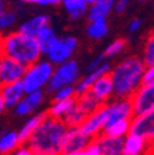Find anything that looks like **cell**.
Masks as SVG:
<instances>
[{
	"mask_svg": "<svg viewBox=\"0 0 154 155\" xmlns=\"http://www.w3.org/2000/svg\"><path fill=\"white\" fill-rule=\"evenodd\" d=\"M68 126L64 120L46 116L26 143L35 155H64V141Z\"/></svg>",
	"mask_w": 154,
	"mask_h": 155,
	"instance_id": "1",
	"label": "cell"
},
{
	"mask_svg": "<svg viewBox=\"0 0 154 155\" xmlns=\"http://www.w3.org/2000/svg\"><path fill=\"white\" fill-rule=\"evenodd\" d=\"M146 64L139 55H129L112 67L110 74L114 83V98H132L142 87Z\"/></svg>",
	"mask_w": 154,
	"mask_h": 155,
	"instance_id": "2",
	"label": "cell"
},
{
	"mask_svg": "<svg viewBox=\"0 0 154 155\" xmlns=\"http://www.w3.org/2000/svg\"><path fill=\"white\" fill-rule=\"evenodd\" d=\"M2 55L13 58L17 62L31 67L42 60L39 43L33 36L21 33L18 31L9 32L2 36Z\"/></svg>",
	"mask_w": 154,
	"mask_h": 155,
	"instance_id": "3",
	"label": "cell"
},
{
	"mask_svg": "<svg viewBox=\"0 0 154 155\" xmlns=\"http://www.w3.org/2000/svg\"><path fill=\"white\" fill-rule=\"evenodd\" d=\"M56 67L49 60H40L36 64L26 68L25 76L22 78V83L26 93L46 90L51 76L54 74Z\"/></svg>",
	"mask_w": 154,
	"mask_h": 155,
	"instance_id": "4",
	"label": "cell"
},
{
	"mask_svg": "<svg viewBox=\"0 0 154 155\" xmlns=\"http://www.w3.org/2000/svg\"><path fill=\"white\" fill-rule=\"evenodd\" d=\"M80 78L82 76H80L79 64L75 60H70L64 64L57 65L54 69V74L46 87V93L53 94L63 87L77 86Z\"/></svg>",
	"mask_w": 154,
	"mask_h": 155,
	"instance_id": "5",
	"label": "cell"
},
{
	"mask_svg": "<svg viewBox=\"0 0 154 155\" xmlns=\"http://www.w3.org/2000/svg\"><path fill=\"white\" fill-rule=\"evenodd\" d=\"M78 48V39L75 36H71V35H65V36H61L58 38L57 43L51 51L46 55V60L51 62V64L57 67V65H61L64 62L70 61L72 60V54L77 51Z\"/></svg>",
	"mask_w": 154,
	"mask_h": 155,
	"instance_id": "6",
	"label": "cell"
},
{
	"mask_svg": "<svg viewBox=\"0 0 154 155\" xmlns=\"http://www.w3.org/2000/svg\"><path fill=\"white\" fill-rule=\"evenodd\" d=\"M107 123H108V103L101 105L97 111L87 116L86 120L80 126V132L94 140L100 134H103V130Z\"/></svg>",
	"mask_w": 154,
	"mask_h": 155,
	"instance_id": "7",
	"label": "cell"
},
{
	"mask_svg": "<svg viewBox=\"0 0 154 155\" xmlns=\"http://www.w3.org/2000/svg\"><path fill=\"white\" fill-rule=\"evenodd\" d=\"M129 133L145 139L150 147H154V110L143 115L133 116Z\"/></svg>",
	"mask_w": 154,
	"mask_h": 155,
	"instance_id": "8",
	"label": "cell"
},
{
	"mask_svg": "<svg viewBox=\"0 0 154 155\" xmlns=\"http://www.w3.org/2000/svg\"><path fill=\"white\" fill-rule=\"evenodd\" d=\"M26 91L24 87L22 81L14 82L9 84H2L0 90V111L4 112L7 108H15L19 101L24 100Z\"/></svg>",
	"mask_w": 154,
	"mask_h": 155,
	"instance_id": "9",
	"label": "cell"
},
{
	"mask_svg": "<svg viewBox=\"0 0 154 155\" xmlns=\"http://www.w3.org/2000/svg\"><path fill=\"white\" fill-rule=\"evenodd\" d=\"M26 68L28 67L17 62L13 58L2 55L0 58V83L9 84L22 81V78L25 76Z\"/></svg>",
	"mask_w": 154,
	"mask_h": 155,
	"instance_id": "10",
	"label": "cell"
},
{
	"mask_svg": "<svg viewBox=\"0 0 154 155\" xmlns=\"http://www.w3.org/2000/svg\"><path fill=\"white\" fill-rule=\"evenodd\" d=\"M133 115H143L154 110V86H142L131 98Z\"/></svg>",
	"mask_w": 154,
	"mask_h": 155,
	"instance_id": "11",
	"label": "cell"
},
{
	"mask_svg": "<svg viewBox=\"0 0 154 155\" xmlns=\"http://www.w3.org/2000/svg\"><path fill=\"white\" fill-rule=\"evenodd\" d=\"M93 143V139H90L80 132V127H68L67 136L64 141V155L72 154V152L84 151Z\"/></svg>",
	"mask_w": 154,
	"mask_h": 155,
	"instance_id": "12",
	"label": "cell"
},
{
	"mask_svg": "<svg viewBox=\"0 0 154 155\" xmlns=\"http://www.w3.org/2000/svg\"><path fill=\"white\" fill-rule=\"evenodd\" d=\"M111 71H112L111 64H110L108 61H106L103 65H100L97 69L85 74L84 76L79 79V82L77 83V86H75V93H77V97H79V96H82V94H85L86 91H89L90 89L93 87V84L99 81L100 78L106 76V75H110L111 74Z\"/></svg>",
	"mask_w": 154,
	"mask_h": 155,
	"instance_id": "13",
	"label": "cell"
},
{
	"mask_svg": "<svg viewBox=\"0 0 154 155\" xmlns=\"http://www.w3.org/2000/svg\"><path fill=\"white\" fill-rule=\"evenodd\" d=\"M133 116L135 115H133L131 98H114L108 103V123L117 122V120L133 119Z\"/></svg>",
	"mask_w": 154,
	"mask_h": 155,
	"instance_id": "14",
	"label": "cell"
},
{
	"mask_svg": "<svg viewBox=\"0 0 154 155\" xmlns=\"http://www.w3.org/2000/svg\"><path fill=\"white\" fill-rule=\"evenodd\" d=\"M90 91L96 96L97 100L101 101V104H107L112 101L111 98L114 97V83L110 75L100 78L99 81L93 84V87L90 89Z\"/></svg>",
	"mask_w": 154,
	"mask_h": 155,
	"instance_id": "15",
	"label": "cell"
},
{
	"mask_svg": "<svg viewBox=\"0 0 154 155\" xmlns=\"http://www.w3.org/2000/svg\"><path fill=\"white\" fill-rule=\"evenodd\" d=\"M117 0H96L92 6H89V11H87V21H101V19H107L108 14L114 11Z\"/></svg>",
	"mask_w": 154,
	"mask_h": 155,
	"instance_id": "16",
	"label": "cell"
},
{
	"mask_svg": "<svg viewBox=\"0 0 154 155\" xmlns=\"http://www.w3.org/2000/svg\"><path fill=\"white\" fill-rule=\"evenodd\" d=\"M49 22H50V17H49L47 14H38V15H33L32 18L26 19L25 22L21 24L18 28V32L36 38L38 33L40 32L43 28L50 25Z\"/></svg>",
	"mask_w": 154,
	"mask_h": 155,
	"instance_id": "17",
	"label": "cell"
},
{
	"mask_svg": "<svg viewBox=\"0 0 154 155\" xmlns=\"http://www.w3.org/2000/svg\"><path fill=\"white\" fill-rule=\"evenodd\" d=\"M46 116H47V111H42V112H36L33 115L29 116V119L26 120L25 123L22 125V127L19 129L18 132V136H19V140L21 143L26 144L29 141V139L32 137V134L36 132L39 126L42 125V122L46 119Z\"/></svg>",
	"mask_w": 154,
	"mask_h": 155,
	"instance_id": "18",
	"label": "cell"
},
{
	"mask_svg": "<svg viewBox=\"0 0 154 155\" xmlns=\"http://www.w3.org/2000/svg\"><path fill=\"white\" fill-rule=\"evenodd\" d=\"M124 140L125 139H115V137H108L106 134H100L94 139L97 143L101 155H122L124 151Z\"/></svg>",
	"mask_w": 154,
	"mask_h": 155,
	"instance_id": "19",
	"label": "cell"
},
{
	"mask_svg": "<svg viewBox=\"0 0 154 155\" xmlns=\"http://www.w3.org/2000/svg\"><path fill=\"white\" fill-rule=\"evenodd\" d=\"M149 148H150V145L146 143L145 139L129 133L124 140L122 155H145L149 152Z\"/></svg>",
	"mask_w": 154,
	"mask_h": 155,
	"instance_id": "20",
	"label": "cell"
},
{
	"mask_svg": "<svg viewBox=\"0 0 154 155\" xmlns=\"http://www.w3.org/2000/svg\"><path fill=\"white\" fill-rule=\"evenodd\" d=\"M61 6L67 11L70 18L74 21L87 15L89 11V3L86 0H61Z\"/></svg>",
	"mask_w": 154,
	"mask_h": 155,
	"instance_id": "21",
	"label": "cell"
},
{
	"mask_svg": "<svg viewBox=\"0 0 154 155\" xmlns=\"http://www.w3.org/2000/svg\"><path fill=\"white\" fill-rule=\"evenodd\" d=\"M36 40H38V43H39L42 55L46 57V55L51 51V48L56 46V43H57V40H58V36L56 35L54 29L51 28L50 25H47L46 28H43L42 31L38 33Z\"/></svg>",
	"mask_w": 154,
	"mask_h": 155,
	"instance_id": "22",
	"label": "cell"
},
{
	"mask_svg": "<svg viewBox=\"0 0 154 155\" xmlns=\"http://www.w3.org/2000/svg\"><path fill=\"white\" fill-rule=\"evenodd\" d=\"M21 145H22V143L19 140L18 132H14V130L4 132L0 137V152H2V155H13Z\"/></svg>",
	"mask_w": 154,
	"mask_h": 155,
	"instance_id": "23",
	"label": "cell"
},
{
	"mask_svg": "<svg viewBox=\"0 0 154 155\" xmlns=\"http://www.w3.org/2000/svg\"><path fill=\"white\" fill-rule=\"evenodd\" d=\"M75 105H77V97H75V98H70V100L53 101L47 110V115L53 116L56 119L63 120Z\"/></svg>",
	"mask_w": 154,
	"mask_h": 155,
	"instance_id": "24",
	"label": "cell"
},
{
	"mask_svg": "<svg viewBox=\"0 0 154 155\" xmlns=\"http://www.w3.org/2000/svg\"><path fill=\"white\" fill-rule=\"evenodd\" d=\"M131 122L132 119H125L108 123L103 130V134L108 137H115V139H125L131 132Z\"/></svg>",
	"mask_w": 154,
	"mask_h": 155,
	"instance_id": "25",
	"label": "cell"
},
{
	"mask_svg": "<svg viewBox=\"0 0 154 155\" xmlns=\"http://www.w3.org/2000/svg\"><path fill=\"white\" fill-rule=\"evenodd\" d=\"M77 105L79 107L80 110H84L87 115H90V114H93L94 111H97L104 104H101V101L97 100L96 96L89 90L85 94H82V96L77 97Z\"/></svg>",
	"mask_w": 154,
	"mask_h": 155,
	"instance_id": "26",
	"label": "cell"
},
{
	"mask_svg": "<svg viewBox=\"0 0 154 155\" xmlns=\"http://www.w3.org/2000/svg\"><path fill=\"white\" fill-rule=\"evenodd\" d=\"M108 33V22L107 19L101 21H92L86 25V35L93 40H100V39L106 38Z\"/></svg>",
	"mask_w": 154,
	"mask_h": 155,
	"instance_id": "27",
	"label": "cell"
},
{
	"mask_svg": "<svg viewBox=\"0 0 154 155\" xmlns=\"http://www.w3.org/2000/svg\"><path fill=\"white\" fill-rule=\"evenodd\" d=\"M87 116L89 115H87L84 110H80L78 105H75L63 120H64V123L68 127H80L82 123L86 120Z\"/></svg>",
	"mask_w": 154,
	"mask_h": 155,
	"instance_id": "28",
	"label": "cell"
},
{
	"mask_svg": "<svg viewBox=\"0 0 154 155\" xmlns=\"http://www.w3.org/2000/svg\"><path fill=\"white\" fill-rule=\"evenodd\" d=\"M126 47V40L125 39H115V40H112L106 48H104V57L106 60H110V58H114L117 57L118 54H121Z\"/></svg>",
	"mask_w": 154,
	"mask_h": 155,
	"instance_id": "29",
	"label": "cell"
},
{
	"mask_svg": "<svg viewBox=\"0 0 154 155\" xmlns=\"http://www.w3.org/2000/svg\"><path fill=\"white\" fill-rule=\"evenodd\" d=\"M142 58L145 61L146 67L149 65H154V32H151L147 36L143 46V53H142Z\"/></svg>",
	"mask_w": 154,
	"mask_h": 155,
	"instance_id": "30",
	"label": "cell"
},
{
	"mask_svg": "<svg viewBox=\"0 0 154 155\" xmlns=\"http://www.w3.org/2000/svg\"><path fill=\"white\" fill-rule=\"evenodd\" d=\"M24 100H25V103L28 104V107L31 108V111H32V114H33L39 107L43 104V101H45V90L26 93L25 97H24Z\"/></svg>",
	"mask_w": 154,
	"mask_h": 155,
	"instance_id": "31",
	"label": "cell"
},
{
	"mask_svg": "<svg viewBox=\"0 0 154 155\" xmlns=\"http://www.w3.org/2000/svg\"><path fill=\"white\" fill-rule=\"evenodd\" d=\"M77 93H75V86H68L63 87L56 93L51 94V100L53 101H63V100H70V98H75Z\"/></svg>",
	"mask_w": 154,
	"mask_h": 155,
	"instance_id": "32",
	"label": "cell"
},
{
	"mask_svg": "<svg viewBox=\"0 0 154 155\" xmlns=\"http://www.w3.org/2000/svg\"><path fill=\"white\" fill-rule=\"evenodd\" d=\"M15 22H17V17L11 11H6V13L0 14V28H2V31L10 29L13 25H15Z\"/></svg>",
	"mask_w": 154,
	"mask_h": 155,
	"instance_id": "33",
	"label": "cell"
},
{
	"mask_svg": "<svg viewBox=\"0 0 154 155\" xmlns=\"http://www.w3.org/2000/svg\"><path fill=\"white\" fill-rule=\"evenodd\" d=\"M142 86H154V65L146 67L145 74H143Z\"/></svg>",
	"mask_w": 154,
	"mask_h": 155,
	"instance_id": "34",
	"label": "cell"
},
{
	"mask_svg": "<svg viewBox=\"0 0 154 155\" xmlns=\"http://www.w3.org/2000/svg\"><path fill=\"white\" fill-rule=\"evenodd\" d=\"M106 61H107V60H106V57H104V54H103V53H101V54H99V55H96V57H93V58H92V61L89 62V65L86 67V74H87V72L94 71V69H97L100 65H103Z\"/></svg>",
	"mask_w": 154,
	"mask_h": 155,
	"instance_id": "35",
	"label": "cell"
},
{
	"mask_svg": "<svg viewBox=\"0 0 154 155\" xmlns=\"http://www.w3.org/2000/svg\"><path fill=\"white\" fill-rule=\"evenodd\" d=\"M68 155H101V151H100L97 143L93 140V143H92L86 150H84V151H78V152H72V154H68Z\"/></svg>",
	"mask_w": 154,
	"mask_h": 155,
	"instance_id": "36",
	"label": "cell"
},
{
	"mask_svg": "<svg viewBox=\"0 0 154 155\" xmlns=\"http://www.w3.org/2000/svg\"><path fill=\"white\" fill-rule=\"evenodd\" d=\"M14 112H15V115H18V116H26V115H31L32 111H31V108L28 107V104L25 103V100H21L18 105L14 108Z\"/></svg>",
	"mask_w": 154,
	"mask_h": 155,
	"instance_id": "37",
	"label": "cell"
},
{
	"mask_svg": "<svg viewBox=\"0 0 154 155\" xmlns=\"http://www.w3.org/2000/svg\"><path fill=\"white\" fill-rule=\"evenodd\" d=\"M28 4H36V6H57L61 4V0H21Z\"/></svg>",
	"mask_w": 154,
	"mask_h": 155,
	"instance_id": "38",
	"label": "cell"
},
{
	"mask_svg": "<svg viewBox=\"0 0 154 155\" xmlns=\"http://www.w3.org/2000/svg\"><path fill=\"white\" fill-rule=\"evenodd\" d=\"M129 3H131V0H117V2H115V7H114V11H115L117 14L124 13V11L128 8Z\"/></svg>",
	"mask_w": 154,
	"mask_h": 155,
	"instance_id": "39",
	"label": "cell"
},
{
	"mask_svg": "<svg viewBox=\"0 0 154 155\" xmlns=\"http://www.w3.org/2000/svg\"><path fill=\"white\" fill-rule=\"evenodd\" d=\"M140 28H142V21L139 18H133L128 25V31L131 33H136Z\"/></svg>",
	"mask_w": 154,
	"mask_h": 155,
	"instance_id": "40",
	"label": "cell"
},
{
	"mask_svg": "<svg viewBox=\"0 0 154 155\" xmlns=\"http://www.w3.org/2000/svg\"><path fill=\"white\" fill-rule=\"evenodd\" d=\"M13 155H35V154H33V151L29 148L28 145L24 144V145H21V147H19V148L17 150Z\"/></svg>",
	"mask_w": 154,
	"mask_h": 155,
	"instance_id": "41",
	"label": "cell"
},
{
	"mask_svg": "<svg viewBox=\"0 0 154 155\" xmlns=\"http://www.w3.org/2000/svg\"><path fill=\"white\" fill-rule=\"evenodd\" d=\"M6 13V2L4 0H0V14Z\"/></svg>",
	"mask_w": 154,
	"mask_h": 155,
	"instance_id": "42",
	"label": "cell"
},
{
	"mask_svg": "<svg viewBox=\"0 0 154 155\" xmlns=\"http://www.w3.org/2000/svg\"><path fill=\"white\" fill-rule=\"evenodd\" d=\"M149 155H154V147H150L149 148V152H147Z\"/></svg>",
	"mask_w": 154,
	"mask_h": 155,
	"instance_id": "43",
	"label": "cell"
},
{
	"mask_svg": "<svg viewBox=\"0 0 154 155\" xmlns=\"http://www.w3.org/2000/svg\"><path fill=\"white\" fill-rule=\"evenodd\" d=\"M86 2H87V3H89V6H92V4H93L94 2H96V0H86Z\"/></svg>",
	"mask_w": 154,
	"mask_h": 155,
	"instance_id": "44",
	"label": "cell"
},
{
	"mask_svg": "<svg viewBox=\"0 0 154 155\" xmlns=\"http://www.w3.org/2000/svg\"><path fill=\"white\" fill-rule=\"evenodd\" d=\"M138 2H146V0H138Z\"/></svg>",
	"mask_w": 154,
	"mask_h": 155,
	"instance_id": "45",
	"label": "cell"
}]
</instances>
